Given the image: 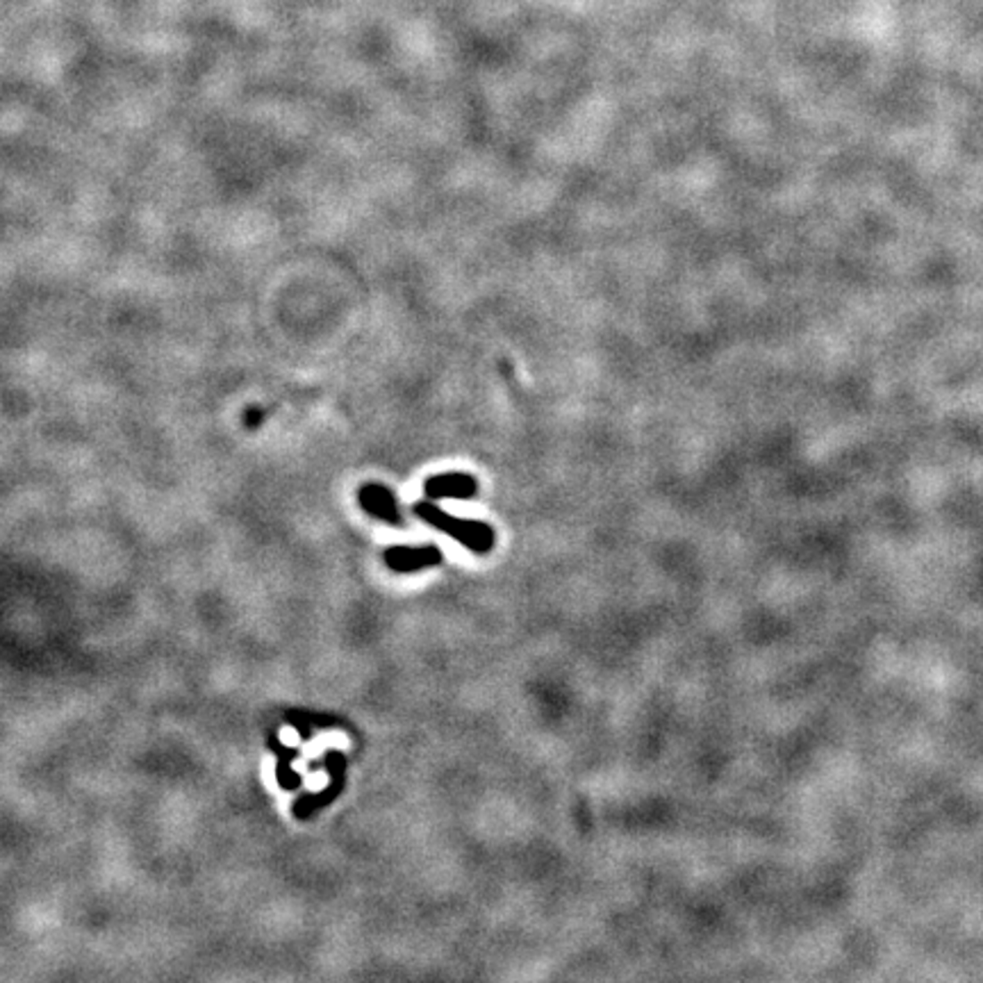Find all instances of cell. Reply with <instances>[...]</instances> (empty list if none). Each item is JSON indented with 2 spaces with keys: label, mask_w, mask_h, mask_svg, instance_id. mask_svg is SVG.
Here are the masks:
<instances>
[{
  "label": "cell",
  "mask_w": 983,
  "mask_h": 983,
  "mask_svg": "<svg viewBox=\"0 0 983 983\" xmlns=\"http://www.w3.org/2000/svg\"><path fill=\"white\" fill-rule=\"evenodd\" d=\"M478 483L469 474H442L426 481V494L431 499H472L476 497Z\"/></svg>",
  "instance_id": "cell-2"
},
{
  "label": "cell",
  "mask_w": 983,
  "mask_h": 983,
  "mask_svg": "<svg viewBox=\"0 0 983 983\" xmlns=\"http://www.w3.org/2000/svg\"><path fill=\"white\" fill-rule=\"evenodd\" d=\"M360 503L369 515L383 519V522L399 524V510H396V501L392 497V492L383 485H376L369 483L360 490Z\"/></svg>",
  "instance_id": "cell-3"
},
{
  "label": "cell",
  "mask_w": 983,
  "mask_h": 983,
  "mask_svg": "<svg viewBox=\"0 0 983 983\" xmlns=\"http://www.w3.org/2000/svg\"><path fill=\"white\" fill-rule=\"evenodd\" d=\"M415 512L424 522L433 524V526L440 528L446 535L456 538L458 542H462L467 549H472V551L487 553L494 547V531L487 524L472 522V519H458L453 515H449V512L440 510L437 506H433V503H417Z\"/></svg>",
  "instance_id": "cell-1"
},
{
  "label": "cell",
  "mask_w": 983,
  "mask_h": 983,
  "mask_svg": "<svg viewBox=\"0 0 983 983\" xmlns=\"http://www.w3.org/2000/svg\"><path fill=\"white\" fill-rule=\"evenodd\" d=\"M387 560L390 565L399 569H410V567H428V565L440 563V551L435 547H421V549H410V547H396L387 553Z\"/></svg>",
  "instance_id": "cell-4"
}]
</instances>
